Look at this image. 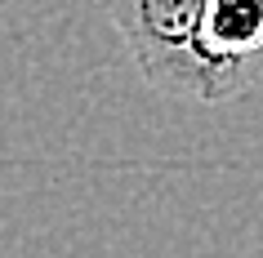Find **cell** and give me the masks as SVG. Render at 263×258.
<instances>
[{
	"mask_svg": "<svg viewBox=\"0 0 263 258\" xmlns=\"http://www.w3.org/2000/svg\"><path fill=\"white\" fill-rule=\"evenodd\" d=\"M205 0H107V18L143 81L170 98L210 103V76L201 63Z\"/></svg>",
	"mask_w": 263,
	"mask_h": 258,
	"instance_id": "cell-1",
	"label": "cell"
},
{
	"mask_svg": "<svg viewBox=\"0 0 263 258\" xmlns=\"http://www.w3.org/2000/svg\"><path fill=\"white\" fill-rule=\"evenodd\" d=\"M201 63L210 76V103H232L263 71V0H205Z\"/></svg>",
	"mask_w": 263,
	"mask_h": 258,
	"instance_id": "cell-2",
	"label": "cell"
}]
</instances>
